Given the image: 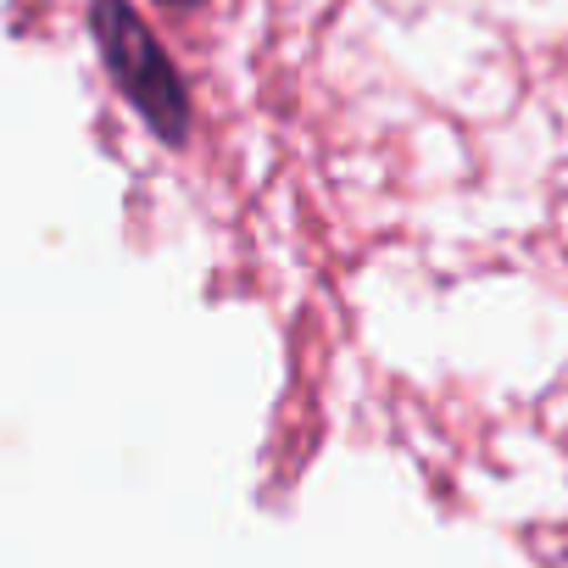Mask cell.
I'll return each instance as SVG.
<instances>
[{"mask_svg":"<svg viewBox=\"0 0 568 568\" xmlns=\"http://www.w3.org/2000/svg\"><path fill=\"white\" fill-rule=\"evenodd\" d=\"M90 29H95L101 62L112 68V79L129 95V106L151 123V134L162 145H184V134H190V95H184L179 68L156 45V34L123 7V0H95Z\"/></svg>","mask_w":568,"mask_h":568,"instance_id":"1","label":"cell"},{"mask_svg":"<svg viewBox=\"0 0 568 568\" xmlns=\"http://www.w3.org/2000/svg\"><path fill=\"white\" fill-rule=\"evenodd\" d=\"M162 7H195V0H162Z\"/></svg>","mask_w":568,"mask_h":568,"instance_id":"2","label":"cell"}]
</instances>
